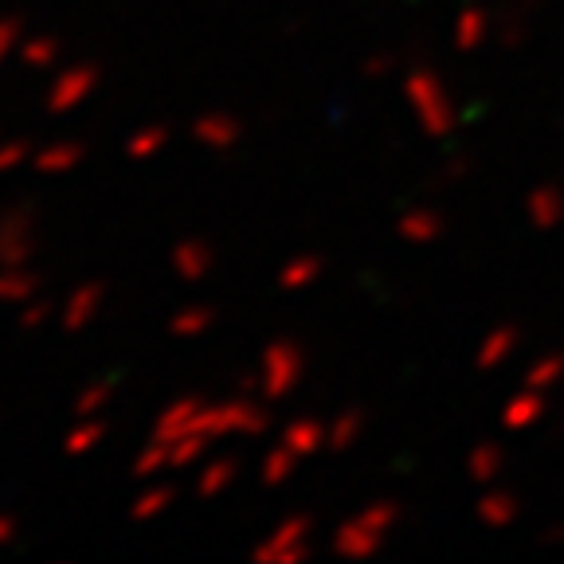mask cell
Returning a JSON list of instances; mask_svg holds the SVG:
<instances>
[{
  "label": "cell",
  "mask_w": 564,
  "mask_h": 564,
  "mask_svg": "<svg viewBox=\"0 0 564 564\" xmlns=\"http://www.w3.org/2000/svg\"><path fill=\"white\" fill-rule=\"evenodd\" d=\"M400 521H404L400 502L380 498V502L361 506L352 518H345L341 525L334 529L329 549H334V556H341V561H369V556H377L380 549H384V541L397 533Z\"/></svg>",
  "instance_id": "cell-1"
},
{
  "label": "cell",
  "mask_w": 564,
  "mask_h": 564,
  "mask_svg": "<svg viewBox=\"0 0 564 564\" xmlns=\"http://www.w3.org/2000/svg\"><path fill=\"white\" fill-rule=\"evenodd\" d=\"M188 432L204 435V440H256L267 432V408L263 400H256L251 392H236L228 400H204L200 412L193 415ZM185 432V435H188Z\"/></svg>",
  "instance_id": "cell-2"
},
{
  "label": "cell",
  "mask_w": 564,
  "mask_h": 564,
  "mask_svg": "<svg viewBox=\"0 0 564 564\" xmlns=\"http://www.w3.org/2000/svg\"><path fill=\"white\" fill-rule=\"evenodd\" d=\"M404 98L412 106L415 122L427 138H447L458 126V106L451 98L447 83L440 79V70L432 67H412L404 79Z\"/></svg>",
  "instance_id": "cell-3"
},
{
  "label": "cell",
  "mask_w": 564,
  "mask_h": 564,
  "mask_svg": "<svg viewBox=\"0 0 564 564\" xmlns=\"http://www.w3.org/2000/svg\"><path fill=\"white\" fill-rule=\"evenodd\" d=\"M259 400L263 404H279L302 384L306 377V352H302L299 341L291 337H279L271 341L263 352H259Z\"/></svg>",
  "instance_id": "cell-4"
},
{
  "label": "cell",
  "mask_w": 564,
  "mask_h": 564,
  "mask_svg": "<svg viewBox=\"0 0 564 564\" xmlns=\"http://www.w3.org/2000/svg\"><path fill=\"white\" fill-rule=\"evenodd\" d=\"M310 533H314V518H310V513H286V518H282L279 525H274L271 533L251 549V561H259V564H299V561H306V556L314 553Z\"/></svg>",
  "instance_id": "cell-5"
},
{
  "label": "cell",
  "mask_w": 564,
  "mask_h": 564,
  "mask_svg": "<svg viewBox=\"0 0 564 564\" xmlns=\"http://www.w3.org/2000/svg\"><path fill=\"white\" fill-rule=\"evenodd\" d=\"M35 256V212L12 204L0 212V267H24Z\"/></svg>",
  "instance_id": "cell-6"
},
{
  "label": "cell",
  "mask_w": 564,
  "mask_h": 564,
  "mask_svg": "<svg viewBox=\"0 0 564 564\" xmlns=\"http://www.w3.org/2000/svg\"><path fill=\"white\" fill-rule=\"evenodd\" d=\"M98 90V67L95 63H70V67L55 70L52 87H47V110L52 115H70L79 110L90 95Z\"/></svg>",
  "instance_id": "cell-7"
},
{
  "label": "cell",
  "mask_w": 564,
  "mask_h": 564,
  "mask_svg": "<svg viewBox=\"0 0 564 564\" xmlns=\"http://www.w3.org/2000/svg\"><path fill=\"white\" fill-rule=\"evenodd\" d=\"M193 141L208 153H231L243 141V122L224 110H208L193 122Z\"/></svg>",
  "instance_id": "cell-8"
},
{
  "label": "cell",
  "mask_w": 564,
  "mask_h": 564,
  "mask_svg": "<svg viewBox=\"0 0 564 564\" xmlns=\"http://www.w3.org/2000/svg\"><path fill=\"white\" fill-rule=\"evenodd\" d=\"M102 282H79L75 291L63 299V310H59V326L67 329V334H83L87 326H95L98 310H102Z\"/></svg>",
  "instance_id": "cell-9"
},
{
  "label": "cell",
  "mask_w": 564,
  "mask_h": 564,
  "mask_svg": "<svg viewBox=\"0 0 564 564\" xmlns=\"http://www.w3.org/2000/svg\"><path fill=\"white\" fill-rule=\"evenodd\" d=\"M169 263H173L176 279L196 286V282H204L212 271H216V247L204 243V239H181V243L173 247Z\"/></svg>",
  "instance_id": "cell-10"
},
{
  "label": "cell",
  "mask_w": 564,
  "mask_h": 564,
  "mask_svg": "<svg viewBox=\"0 0 564 564\" xmlns=\"http://www.w3.org/2000/svg\"><path fill=\"white\" fill-rule=\"evenodd\" d=\"M518 345H521L518 326H510V322L494 326L490 334H486L482 341H478V349H475V369L478 372H498L506 361H510L513 352H518Z\"/></svg>",
  "instance_id": "cell-11"
},
{
  "label": "cell",
  "mask_w": 564,
  "mask_h": 564,
  "mask_svg": "<svg viewBox=\"0 0 564 564\" xmlns=\"http://www.w3.org/2000/svg\"><path fill=\"white\" fill-rule=\"evenodd\" d=\"M545 392H538V388H525L521 384V392H513L510 400L502 404V427L506 432H533V423H541V415H545Z\"/></svg>",
  "instance_id": "cell-12"
},
{
  "label": "cell",
  "mask_w": 564,
  "mask_h": 564,
  "mask_svg": "<svg viewBox=\"0 0 564 564\" xmlns=\"http://www.w3.org/2000/svg\"><path fill=\"white\" fill-rule=\"evenodd\" d=\"M494 20L482 4H463L455 17V28H451V40H455L458 52H478V47L490 40Z\"/></svg>",
  "instance_id": "cell-13"
},
{
  "label": "cell",
  "mask_w": 564,
  "mask_h": 564,
  "mask_svg": "<svg viewBox=\"0 0 564 564\" xmlns=\"http://www.w3.org/2000/svg\"><path fill=\"white\" fill-rule=\"evenodd\" d=\"M83 158H87V145H83V141H52V145L32 153V169L40 176H63V173H70V169H79Z\"/></svg>",
  "instance_id": "cell-14"
},
{
  "label": "cell",
  "mask_w": 564,
  "mask_h": 564,
  "mask_svg": "<svg viewBox=\"0 0 564 564\" xmlns=\"http://www.w3.org/2000/svg\"><path fill=\"white\" fill-rule=\"evenodd\" d=\"M204 397H196V392H188V397H176L173 404L161 408V415L153 420V440H176V435H185L188 427H193V415L200 412Z\"/></svg>",
  "instance_id": "cell-15"
},
{
  "label": "cell",
  "mask_w": 564,
  "mask_h": 564,
  "mask_svg": "<svg viewBox=\"0 0 564 564\" xmlns=\"http://www.w3.org/2000/svg\"><path fill=\"white\" fill-rule=\"evenodd\" d=\"M239 475V458L231 455H216V458H204L200 467H196V498L212 502V498H220Z\"/></svg>",
  "instance_id": "cell-16"
},
{
  "label": "cell",
  "mask_w": 564,
  "mask_h": 564,
  "mask_svg": "<svg viewBox=\"0 0 564 564\" xmlns=\"http://www.w3.org/2000/svg\"><path fill=\"white\" fill-rule=\"evenodd\" d=\"M518 513H521V502L513 498L510 490H486L482 498L475 502L478 525L494 529V533H502V529H510L513 521H518Z\"/></svg>",
  "instance_id": "cell-17"
},
{
  "label": "cell",
  "mask_w": 564,
  "mask_h": 564,
  "mask_svg": "<svg viewBox=\"0 0 564 564\" xmlns=\"http://www.w3.org/2000/svg\"><path fill=\"white\" fill-rule=\"evenodd\" d=\"M443 228H447V224H443V216L435 208H408L397 220V236L412 247L435 243V239L443 236Z\"/></svg>",
  "instance_id": "cell-18"
},
{
  "label": "cell",
  "mask_w": 564,
  "mask_h": 564,
  "mask_svg": "<svg viewBox=\"0 0 564 564\" xmlns=\"http://www.w3.org/2000/svg\"><path fill=\"white\" fill-rule=\"evenodd\" d=\"M525 216H529V224L541 231L564 224V193L553 185H538L525 196Z\"/></svg>",
  "instance_id": "cell-19"
},
{
  "label": "cell",
  "mask_w": 564,
  "mask_h": 564,
  "mask_svg": "<svg viewBox=\"0 0 564 564\" xmlns=\"http://www.w3.org/2000/svg\"><path fill=\"white\" fill-rule=\"evenodd\" d=\"M106 440V423L102 415H79V423H70L67 435H63V455L67 458H83L95 455Z\"/></svg>",
  "instance_id": "cell-20"
},
{
  "label": "cell",
  "mask_w": 564,
  "mask_h": 564,
  "mask_svg": "<svg viewBox=\"0 0 564 564\" xmlns=\"http://www.w3.org/2000/svg\"><path fill=\"white\" fill-rule=\"evenodd\" d=\"M279 440L286 443L291 451H299L302 458H306V455H314V451L326 447V423L314 420V415H294V420L286 423V427H282Z\"/></svg>",
  "instance_id": "cell-21"
},
{
  "label": "cell",
  "mask_w": 564,
  "mask_h": 564,
  "mask_svg": "<svg viewBox=\"0 0 564 564\" xmlns=\"http://www.w3.org/2000/svg\"><path fill=\"white\" fill-rule=\"evenodd\" d=\"M502 470H506V451L498 447V443H475L470 447V455H467V475H470V482H478V486H490V482H498L502 478Z\"/></svg>",
  "instance_id": "cell-22"
},
{
  "label": "cell",
  "mask_w": 564,
  "mask_h": 564,
  "mask_svg": "<svg viewBox=\"0 0 564 564\" xmlns=\"http://www.w3.org/2000/svg\"><path fill=\"white\" fill-rule=\"evenodd\" d=\"M40 294V274L32 267H0V302L4 306H24Z\"/></svg>",
  "instance_id": "cell-23"
},
{
  "label": "cell",
  "mask_w": 564,
  "mask_h": 564,
  "mask_svg": "<svg viewBox=\"0 0 564 564\" xmlns=\"http://www.w3.org/2000/svg\"><path fill=\"white\" fill-rule=\"evenodd\" d=\"M299 463H302L299 451H291L286 443L279 440L263 458H259V482H263V486H282L286 478L294 475V470H299Z\"/></svg>",
  "instance_id": "cell-24"
},
{
  "label": "cell",
  "mask_w": 564,
  "mask_h": 564,
  "mask_svg": "<svg viewBox=\"0 0 564 564\" xmlns=\"http://www.w3.org/2000/svg\"><path fill=\"white\" fill-rule=\"evenodd\" d=\"M212 326H216V310L212 306H185L169 317V334H173L176 341H196V337H204Z\"/></svg>",
  "instance_id": "cell-25"
},
{
  "label": "cell",
  "mask_w": 564,
  "mask_h": 564,
  "mask_svg": "<svg viewBox=\"0 0 564 564\" xmlns=\"http://www.w3.org/2000/svg\"><path fill=\"white\" fill-rule=\"evenodd\" d=\"M361 435H365V412H357V408H345V412H337L334 420L326 423L329 451H349Z\"/></svg>",
  "instance_id": "cell-26"
},
{
  "label": "cell",
  "mask_w": 564,
  "mask_h": 564,
  "mask_svg": "<svg viewBox=\"0 0 564 564\" xmlns=\"http://www.w3.org/2000/svg\"><path fill=\"white\" fill-rule=\"evenodd\" d=\"M208 447H212V440H204V435H196V432L169 440V470H196L204 458H208Z\"/></svg>",
  "instance_id": "cell-27"
},
{
  "label": "cell",
  "mask_w": 564,
  "mask_h": 564,
  "mask_svg": "<svg viewBox=\"0 0 564 564\" xmlns=\"http://www.w3.org/2000/svg\"><path fill=\"white\" fill-rule=\"evenodd\" d=\"M173 486H165V482H153V486H145V490L138 494L130 502V521H138V525H145V521H158L161 513L173 506Z\"/></svg>",
  "instance_id": "cell-28"
},
{
  "label": "cell",
  "mask_w": 564,
  "mask_h": 564,
  "mask_svg": "<svg viewBox=\"0 0 564 564\" xmlns=\"http://www.w3.org/2000/svg\"><path fill=\"white\" fill-rule=\"evenodd\" d=\"M317 279H322V259L317 256H294L279 267L282 291H310Z\"/></svg>",
  "instance_id": "cell-29"
},
{
  "label": "cell",
  "mask_w": 564,
  "mask_h": 564,
  "mask_svg": "<svg viewBox=\"0 0 564 564\" xmlns=\"http://www.w3.org/2000/svg\"><path fill=\"white\" fill-rule=\"evenodd\" d=\"M20 63L32 70H47L59 63L63 55V44L55 40V35H24V44H20Z\"/></svg>",
  "instance_id": "cell-30"
},
{
  "label": "cell",
  "mask_w": 564,
  "mask_h": 564,
  "mask_svg": "<svg viewBox=\"0 0 564 564\" xmlns=\"http://www.w3.org/2000/svg\"><path fill=\"white\" fill-rule=\"evenodd\" d=\"M169 145V126L153 122V126H138V130L126 138V158L133 161H150L158 158L161 150Z\"/></svg>",
  "instance_id": "cell-31"
},
{
  "label": "cell",
  "mask_w": 564,
  "mask_h": 564,
  "mask_svg": "<svg viewBox=\"0 0 564 564\" xmlns=\"http://www.w3.org/2000/svg\"><path fill=\"white\" fill-rule=\"evenodd\" d=\"M118 384L110 377H95L79 388V397H75V415H102L115 400Z\"/></svg>",
  "instance_id": "cell-32"
},
{
  "label": "cell",
  "mask_w": 564,
  "mask_h": 564,
  "mask_svg": "<svg viewBox=\"0 0 564 564\" xmlns=\"http://www.w3.org/2000/svg\"><path fill=\"white\" fill-rule=\"evenodd\" d=\"M525 388H538V392H549L553 384L564 380V352H541L538 361L525 369Z\"/></svg>",
  "instance_id": "cell-33"
},
{
  "label": "cell",
  "mask_w": 564,
  "mask_h": 564,
  "mask_svg": "<svg viewBox=\"0 0 564 564\" xmlns=\"http://www.w3.org/2000/svg\"><path fill=\"white\" fill-rule=\"evenodd\" d=\"M169 470V443L165 440H145V447L133 455V475L138 478H158Z\"/></svg>",
  "instance_id": "cell-34"
},
{
  "label": "cell",
  "mask_w": 564,
  "mask_h": 564,
  "mask_svg": "<svg viewBox=\"0 0 564 564\" xmlns=\"http://www.w3.org/2000/svg\"><path fill=\"white\" fill-rule=\"evenodd\" d=\"M32 141L28 138H4L0 141V173H17L20 165L32 161Z\"/></svg>",
  "instance_id": "cell-35"
},
{
  "label": "cell",
  "mask_w": 564,
  "mask_h": 564,
  "mask_svg": "<svg viewBox=\"0 0 564 564\" xmlns=\"http://www.w3.org/2000/svg\"><path fill=\"white\" fill-rule=\"evenodd\" d=\"M24 20L20 17H0V59H9V55L20 52L24 44Z\"/></svg>",
  "instance_id": "cell-36"
},
{
  "label": "cell",
  "mask_w": 564,
  "mask_h": 564,
  "mask_svg": "<svg viewBox=\"0 0 564 564\" xmlns=\"http://www.w3.org/2000/svg\"><path fill=\"white\" fill-rule=\"evenodd\" d=\"M52 314H55L52 302L40 299V294H35V299H28L24 306H20V326H24V329H40Z\"/></svg>",
  "instance_id": "cell-37"
},
{
  "label": "cell",
  "mask_w": 564,
  "mask_h": 564,
  "mask_svg": "<svg viewBox=\"0 0 564 564\" xmlns=\"http://www.w3.org/2000/svg\"><path fill=\"white\" fill-rule=\"evenodd\" d=\"M397 67V55H388V52H380V55H369V59H365V79H384L388 70Z\"/></svg>",
  "instance_id": "cell-38"
},
{
  "label": "cell",
  "mask_w": 564,
  "mask_h": 564,
  "mask_svg": "<svg viewBox=\"0 0 564 564\" xmlns=\"http://www.w3.org/2000/svg\"><path fill=\"white\" fill-rule=\"evenodd\" d=\"M498 40H502L506 47H518L521 40H525V24H521V20H506L502 32H498Z\"/></svg>",
  "instance_id": "cell-39"
},
{
  "label": "cell",
  "mask_w": 564,
  "mask_h": 564,
  "mask_svg": "<svg viewBox=\"0 0 564 564\" xmlns=\"http://www.w3.org/2000/svg\"><path fill=\"white\" fill-rule=\"evenodd\" d=\"M17 533H20L17 518H12V513H0V545H12V541H17Z\"/></svg>",
  "instance_id": "cell-40"
},
{
  "label": "cell",
  "mask_w": 564,
  "mask_h": 564,
  "mask_svg": "<svg viewBox=\"0 0 564 564\" xmlns=\"http://www.w3.org/2000/svg\"><path fill=\"white\" fill-rule=\"evenodd\" d=\"M549 545H561V541H564V525H553V529H549Z\"/></svg>",
  "instance_id": "cell-41"
},
{
  "label": "cell",
  "mask_w": 564,
  "mask_h": 564,
  "mask_svg": "<svg viewBox=\"0 0 564 564\" xmlns=\"http://www.w3.org/2000/svg\"><path fill=\"white\" fill-rule=\"evenodd\" d=\"M0 63H4V59H0Z\"/></svg>",
  "instance_id": "cell-42"
}]
</instances>
